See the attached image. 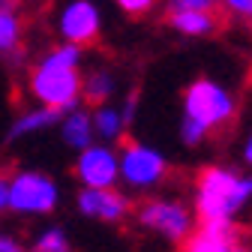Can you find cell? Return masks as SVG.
<instances>
[{
	"label": "cell",
	"instance_id": "6da1fadb",
	"mask_svg": "<svg viewBox=\"0 0 252 252\" xmlns=\"http://www.w3.org/2000/svg\"><path fill=\"white\" fill-rule=\"evenodd\" d=\"M237 117V99L228 87L201 75L189 81L183 90V117H180V141L186 147H198L216 132H225Z\"/></svg>",
	"mask_w": 252,
	"mask_h": 252
},
{
	"label": "cell",
	"instance_id": "7a4b0ae2",
	"mask_svg": "<svg viewBox=\"0 0 252 252\" xmlns=\"http://www.w3.org/2000/svg\"><path fill=\"white\" fill-rule=\"evenodd\" d=\"M252 201V174L228 165H207L195 174L192 213L195 222H237Z\"/></svg>",
	"mask_w": 252,
	"mask_h": 252
},
{
	"label": "cell",
	"instance_id": "3957f363",
	"mask_svg": "<svg viewBox=\"0 0 252 252\" xmlns=\"http://www.w3.org/2000/svg\"><path fill=\"white\" fill-rule=\"evenodd\" d=\"M120 183L126 186V192H135V195H150L156 192L171 174L168 165V156L162 150H156L144 141H132V138H123L120 141Z\"/></svg>",
	"mask_w": 252,
	"mask_h": 252
},
{
	"label": "cell",
	"instance_id": "277c9868",
	"mask_svg": "<svg viewBox=\"0 0 252 252\" xmlns=\"http://www.w3.org/2000/svg\"><path fill=\"white\" fill-rule=\"evenodd\" d=\"M132 216L144 231L162 237L168 243H183L198 225L192 204H186L183 198H174V195H150L135 207Z\"/></svg>",
	"mask_w": 252,
	"mask_h": 252
},
{
	"label": "cell",
	"instance_id": "5b68a950",
	"mask_svg": "<svg viewBox=\"0 0 252 252\" xmlns=\"http://www.w3.org/2000/svg\"><path fill=\"white\" fill-rule=\"evenodd\" d=\"M27 93L42 108H54L60 114L72 111L75 105H81V72L36 60L27 72Z\"/></svg>",
	"mask_w": 252,
	"mask_h": 252
},
{
	"label": "cell",
	"instance_id": "8992f818",
	"mask_svg": "<svg viewBox=\"0 0 252 252\" xmlns=\"http://www.w3.org/2000/svg\"><path fill=\"white\" fill-rule=\"evenodd\" d=\"M60 189L45 171H12L9 183V210L21 216H45L57 207Z\"/></svg>",
	"mask_w": 252,
	"mask_h": 252
},
{
	"label": "cell",
	"instance_id": "52a82bcc",
	"mask_svg": "<svg viewBox=\"0 0 252 252\" xmlns=\"http://www.w3.org/2000/svg\"><path fill=\"white\" fill-rule=\"evenodd\" d=\"M72 174L87 189H111L120 183V156L114 144H96L78 150V159L72 165Z\"/></svg>",
	"mask_w": 252,
	"mask_h": 252
},
{
	"label": "cell",
	"instance_id": "ba28073f",
	"mask_svg": "<svg viewBox=\"0 0 252 252\" xmlns=\"http://www.w3.org/2000/svg\"><path fill=\"white\" fill-rule=\"evenodd\" d=\"M75 207L81 216L87 219H96V222H105V225H123L129 222L132 213H135V204L129 198V192L111 186V189H87L81 186L78 195H75Z\"/></svg>",
	"mask_w": 252,
	"mask_h": 252
},
{
	"label": "cell",
	"instance_id": "9c48e42d",
	"mask_svg": "<svg viewBox=\"0 0 252 252\" xmlns=\"http://www.w3.org/2000/svg\"><path fill=\"white\" fill-rule=\"evenodd\" d=\"M57 33L72 45H96L102 33V18L93 0H69L57 15Z\"/></svg>",
	"mask_w": 252,
	"mask_h": 252
},
{
	"label": "cell",
	"instance_id": "30bf717a",
	"mask_svg": "<svg viewBox=\"0 0 252 252\" xmlns=\"http://www.w3.org/2000/svg\"><path fill=\"white\" fill-rule=\"evenodd\" d=\"M240 240L237 222H198L180 246L183 252H231Z\"/></svg>",
	"mask_w": 252,
	"mask_h": 252
},
{
	"label": "cell",
	"instance_id": "8fae6325",
	"mask_svg": "<svg viewBox=\"0 0 252 252\" xmlns=\"http://www.w3.org/2000/svg\"><path fill=\"white\" fill-rule=\"evenodd\" d=\"M222 18L225 12L222 9H165V24L180 36H192V39H201V36H213L222 30Z\"/></svg>",
	"mask_w": 252,
	"mask_h": 252
},
{
	"label": "cell",
	"instance_id": "7c38bea8",
	"mask_svg": "<svg viewBox=\"0 0 252 252\" xmlns=\"http://www.w3.org/2000/svg\"><path fill=\"white\" fill-rule=\"evenodd\" d=\"M90 120H93V135L102 144H120L126 138V132H129V123H126L120 105H114V102L96 105L90 111Z\"/></svg>",
	"mask_w": 252,
	"mask_h": 252
},
{
	"label": "cell",
	"instance_id": "4fadbf2b",
	"mask_svg": "<svg viewBox=\"0 0 252 252\" xmlns=\"http://www.w3.org/2000/svg\"><path fill=\"white\" fill-rule=\"evenodd\" d=\"M60 138L66 147H72L75 153L90 147L93 141H96V135H93V120H90V111L75 105L72 111H66L60 117Z\"/></svg>",
	"mask_w": 252,
	"mask_h": 252
},
{
	"label": "cell",
	"instance_id": "5bb4252c",
	"mask_svg": "<svg viewBox=\"0 0 252 252\" xmlns=\"http://www.w3.org/2000/svg\"><path fill=\"white\" fill-rule=\"evenodd\" d=\"M117 93V75L111 69H90L87 75H81V102L96 108V105H105L114 99Z\"/></svg>",
	"mask_w": 252,
	"mask_h": 252
},
{
	"label": "cell",
	"instance_id": "9a60e30c",
	"mask_svg": "<svg viewBox=\"0 0 252 252\" xmlns=\"http://www.w3.org/2000/svg\"><path fill=\"white\" fill-rule=\"evenodd\" d=\"M21 48H24V18L18 15L15 6L0 3V54L21 57Z\"/></svg>",
	"mask_w": 252,
	"mask_h": 252
},
{
	"label": "cell",
	"instance_id": "2e32d148",
	"mask_svg": "<svg viewBox=\"0 0 252 252\" xmlns=\"http://www.w3.org/2000/svg\"><path fill=\"white\" fill-rule=\"evenodd\" d=\"M54 123H60V111L39 105V108H33V111H24L21 117H15L12 126H9V132H6V138H9V141H21V138H27V135H36V132L48 129V126H54Z\"/></svg>",
	"mask_w": 252,
	"mask_h": 252
},
{
	"label": "cell",
	"instance_id": "e0dca14e",
	"mask_svg": "<svg viewBox=\"0 0 252 252\" xmlns=\"http://www.w3.org/2000/svg\"><path fill=\"white\" fill-rule=\"evenodd\" d=\"M27 249H30V252H75L72 243H69V237H66V231L57 228V225H51V228H45L42 234H36L33 243H30Z\"/></svg>",
	"mask_w": 252,
	"mask_h": 252
},
{
	"label": "cell",
	"instance_id": "ac0fdd59",
	"mask_svg": "<svg viewBox=\"0 0 252 252\" xmlns=\"http://www.w3.org/2000/svg\"><path fill=\"white\" fill-rule=\"evenodd\" d=\"M39 60H42V63H51V66H69V69H78V63H81V45L57 42V45H51Z\"/></svg>",
	"mask_w": 252,
	"mask_h": 252
},
{
	"label": "cell",
	"instance_id": "d6986e66",
	"mask_svg": "<svg viewBox=\"0 0 252 252\" xmlns=\"http://www.w3.org/2000/svg\"><path fill=\"white\" fill-rule=\"evenodd\" d=\"M114 3L126 12V15H132V18H144L156 9V3L159 0H114Z\"/></svg>",
	"mask_w": 252,
	"mask_h": 252
},
{
	"label": "cell",
	"instance_id": "ffe728a7",
	"mask_svg": "<svg viewBox=\"0 0 252 252\" xmlns=\"http://www.w3.org/2000/svg\"><path fill=\"white\" fill-rule=\"evenodd\" d=\"M219 9L231 18H246L252 21V0H219Z\"/></svg>",
	"mask_w": 252,
	"mask_h": 252
},
{
	"label": "cell",
	"instance_id": "44dd1931",
	"mask_svg": "<svg viewBox=\"0 0 252 252\" xmlns=\"http://www.w3.org/2000/svg\"><path fill=\"white\" fill-rule=\"evenodd\" d=\"M219 0H165V9H216Z\"/></svg>",
	"mask_w": 252,
	"mask_h": 252
},
{
	"label": "cell",
	"instance_id": "7402d4cb",
	"mask_svg": "<svg viewBox=\"0 0 252 252\" xmlns=\"http://www.w3.org/2000/svg\"><path fill=\"white\" fill-rule=\"evenodd\" d=\"M9 183L12 171H0V210H9Z\"/></svg>",
	"mask_w": 252,
	"mask_h": 252
},
{
	"label": "cell",
	"instance_id": "603a6c76",
	"mask_svg": "<svg viewBox=\"0 0 252 252\" xmlns=\"http://www.w3.org/2000/svg\"><path fill=\"white\" fill-rule=\"evenodd\" d=\"M0 252H30V249L12 234H0Z\"/></svg>",
	"mask_w": 252,
	"mask_h": 252
},
{
	"label": "cell",
	"instance_id": "cb8c5ba5",
	"mask_svg": "<svg viewBox=\"0 0 252 252\" xmlns=\"http://www.w3.org/2000/svg\"><path fill=\"white\" fill-rule=\"evenodd\" d=\"M240 159L246 162V165H252V132L246 135V141H243V150H240Z\"/></svg>",
	"mask_w": 252,
	"mask_h": 252
},
{
	"label": "cell",
	"instance_id": "d4e9b609",
	"mask_svg": "<svg viewBox=\"0 0 252 252\" xmlns=\"http://www.w3.org/2000/svg\"><path fill=\"white\" fill-rule=\"evenodd\" d=\"M0 3H3V6H18L21 0H0Z\"/></svg>",
	"mask_w": 252,
	"mask_h": 252
},
{
	"label": "cell",
	"instance_id": "484cf974",
	"mask_svg": "<svg viewBox=\"0 0 252 252\" xmlns=\"http://www.w3.org/2000/svg\"><path fill=\"white\" fill-rule=\"evenodd\" d=\"M249 252H252V243H249Z\"/></svg>",
	"mask_w": 252,
	"mask_h": 252
}]
</instances>
